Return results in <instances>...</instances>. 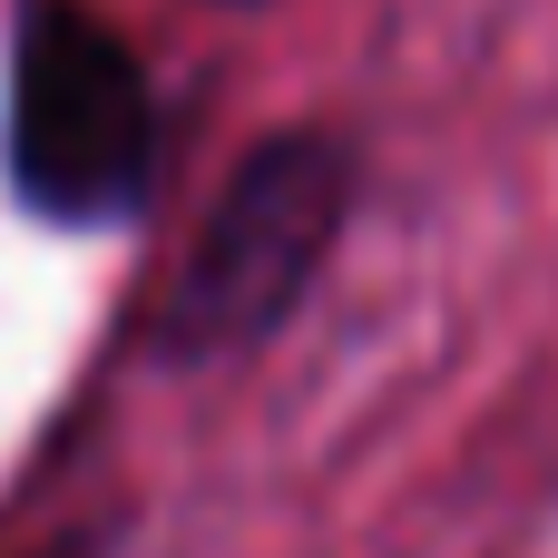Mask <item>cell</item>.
Wrapping results in <instances>:
<instances>
[{"label": "cell", "mask_w": 558, "mask_h": 558, "mask_svg": "<svg viewBox=\"0 0 558 558\" xmlns=\"http://www.w3.org/2000/svg\"><path fill=\"white\" fill-rule=\"evenodd\" d=\"M147 167L157 98L137 49L78 0H29L10 39V186L49 226H108L147 196Z\"/></svg>", "instance_id": "cell-2"}, {"label": "cell", "mask_w": 558, "mask_h": 558, "mask_svg": "<svg viewBox=\"0 0 558 558\" xmlns=\"http://www.w3.org/2000/svg\"><path fill=\"white\" fill-rule=\"evenodd\" d=\"M343 206H353V157L333 137H314V128L265 137L226 177V196L206 206L177 284L157 304V353L216 363V353L265 343L304 304V284L324 275V255L343 235Z\"/></svg>", "instance_id": "cell-1"}, {"label": "cell", "mask_w": 558, "mask_h": 558, "mask_svg": "<svg viewBox=\"0 0 558 558\" xmlns=\"http://www.w3.org/2000/svg\"><path fill=\"white\" fill-rule=\"evenodd\" d=\"M49 558H98V549H88V539H69V549H49Z\"/></svg>", "instance_id": "cell-3"}]
</instances>
